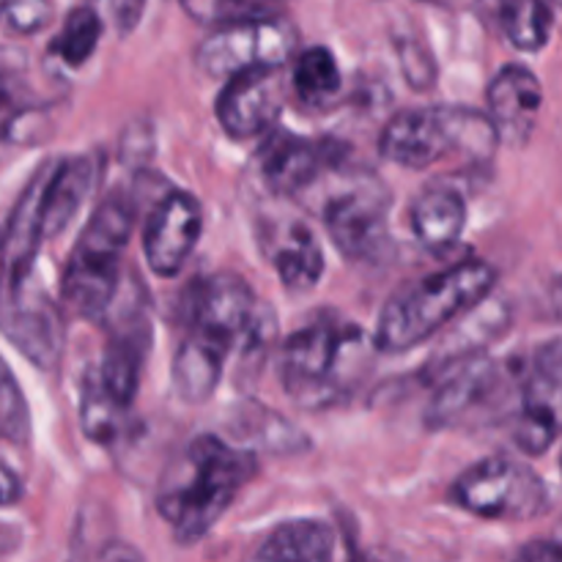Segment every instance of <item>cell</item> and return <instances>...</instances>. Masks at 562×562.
<instances>
[{
    "label": "cell",
    "mask_w": 562,
    "mask_h": 562,
    "mask_svg": "<svg viewBox=\"0 0 562 562\" xmlns=\"http://www.w3.org/2000/svg\"><path fill=\"white\" fill-rule=\"evenodd\" d=\"M335 157L338 151H333L329 140H311L274 126L258 148L256 165L261 184L274 195L289 198L316 184L333 168Z\"/></svg>",
    "instance_id": "obj_12"
},
{
    "label": "cell",
    "mask_w": 562,
    "mask_h": 562,
    "mask_svg": "<svg viewBox=\"0 0 562 562\" xmlns=\"http://www.w3.org/2000/svg\"><path fill=\"white\" fill-rule=\"evenodd\" d=\"M22 494H25V486H22L20 475L0 461V508L16 505L22 499Z\"/></svg>",
    "instance_id": "obj_34"
},
{
    "label": "cell",
    "mask_w": 562,
    "mask_h": 562,
    "mask_svg": "<svg viewBox=\"0 0 562 562\" xmlns=\"http://www.w3.org/2000/svg\"><path fill=\"white\" fill-rule=\"evenodd\" d=\"M461 510L492 521H530L549 510V488L532 467L492 456L461 472L450 486Z\"/></svg>",
    "instance_id": "obj_6"
},
{
    "label": "cell",
    "mask_w": 562,
    "mask_h": 562,
    "mask_svg": "<svg viewBox=\"0 0 562 562\" xmlns=\"http://www.w3.org/2000/svg\"><path fill=\"white\" fill-rule=\"evenodd\" d=\"M333 530L318 519H294L274 527L245 562H329Z\"/></svg>",
    "instance_id": "obj_21"
},
{
    "label": "cell",
    "mask_w": 562,
    "mask_h": 562,
    "mask_svg": "<svg viewBox=\"0 0 562 562\" xmlns=\"http://www.w3.org/2000/svg\"><path fill=\"white\" fill-rule=\"evenodd\" d=\"M521 384V371H510L486 355H459L439 366L426 423L431 428H453L467 420H483L508 393Z\"/></svg>",
    "instance_id": "obj_7"
},
{
    "label": "cell",
    "mask_w": 562,
    "mask_h": 562,
    "mask_svg": "<svg viewBox=\"0 0 562 562\" xmlns=\"http://www.w3.org/2000/svg\"><path fill=\"white\" fill-rule=\"evenodd\" d=\"M294 91L307 108H327L344 88L338 60L327 47H307L296 55L294 71H291Z\"/></svg>",
    "instance_id": "obj_23"
},
{
    "label": "cell",
    "mask_w": 562,
    "mask_h": 562,
    "mask_svg": "<svg viewBox=\"0 0 562 562\" xmlns=\"http://www.w3.org/2000/svg\"><path fill=\"white\" fill-rule=\"evenodd\" d=\"M0 5H3V0H0Z\"/></svg>",
    "instance_id": "obj_39"
},
{
    "label": "cell",
    "mask_w": 562,
    "mask_h": 562,
    "mask_svg": "<svg viewBox=\"0 0 562 562\" xmlns=\"http://www.w3.org/2000/svg\"><path fill=\"white\" fill-rule=\"evenodd\" d=\"M390 192L376 176H355L324 203V228L340 256L362 263H382L393 256Z\"/></svg>",
    "instance_id": "obj_8"
},
{
    "label": "cell",
    "mask_w": 562,
    "mask_h": 562,
    "mask_svg": "<svg viewBox=\"0 0 562 562\" xmlns=\"http://www.w3.org/2000/svg\"><path fill=\"white\" fill-rule=\"evenodd\" d=\"M148 346H151V327L143 318V313H126L124 322L110 335L99 366L88 373L97 382V387L124 412H130V406L135 404Z\"/></svg>",
    "instance_id": "obj_15"
},
{
    "label": "cell",
    "mask_w": 562,
    "mask_h": 562,
    "mask_svg": "<svg viewBox=\"0 0 562 562\" xmlns=\"http://www.w3.org/2000/svg\"><path fill=\"white\" fill-rule=\"evenodd\" d=\"M0 333L38 371H55L64 355V313L36 280L0 274Z\"/></svg>",
    "instance_id": "obj_9"
},
{
    "label": "cell",
    "mask_w": 562,
    "mask_h": 562,
    "mask_svg": "<svg viewBox=\"0 0 562 562\" xmlns=\"http://www.w3.org/2000/svg\"><path fill=\"white\" fill-rule=\"evenodd\" d=\"M467 203L453 187H428L412 206V231L431 252H445L461 239Z\"/></svg>",
    "instance_id": "obj_20"
},
{
    "label": "cell",
    "mask_w": 562,
    "mask_h": 562,
    "mask_svg": "<svg viewBox=\"0 0 562 562\" xmlns=\"http://www.w3.org/2000/svg\"><path fill=\"white\" fill-rule=\"evenodd\" d=\"M93 162L88 157H71L53 162L47 187L42 198V236L44 241L55 239L69 228L71 220L86 203L93 187Z\"/></svg>",
    "instance_id": "obj_18"
},
{
    "label": "cell",
    "mask_w": 562,
    "mask_h": 562,
    "mask_svg": "<svg viewBox=\"0 0 562 562\" xmlns=\"http://www.w3.org/2000/svg\"><path fill=\"white\" fill-rule=\"evenodd\" d=\"M0 439L9 445H27L31 439V409L3 357H0Z\"/></svg>",
    "instance_id": "obj_28"
},
{
    "label": "cell",
    "mask_w": 562,
    "mask_h": 562,
    "mask_svg": "<svg viewBox=\"0 0 562 562\" xmlns=\"http://www.w3.org/2000/svg\"><path fill=\"white\" fill-rule=\"evenodd\" d=\"M366 349L355 324L322 316L285 338L280 349V379L291 398L305 409L338 404L349 390V371Z\"/></svg>",
    "instance_id": "obj_4"
},
{
    "label": "cell",
    "mask_w": 562,
    "mask_h": 562,
    "mask_svg": "<svg viewBox=\"0 0 562 562\" xmlns=\"http://www.w3.org/2000/svg\"><path fill=\"white\" fill-rule=\"evenodd\" d=\"M499 20L508 42L521 53H538L552 36V9L547 0H499Z\"/></svg>",
    "instance_id": "obj_24"
},
{
    "label": "cell",
    "mask_w": 562,
    "mask_h": 562,
    "mask_svg": "<svg viewBox=\"0 0 562 562\" xmlns=\"http://www.w3.org/2000/svg\"><path fill=\"white\" fill-rule=\"evenodd\" d=\"M27 58L16 47H0V121L14 119L27 102Z\"/></svg>",
    "instance_id": "obj_29"
},
{
    "label": "cell",
    "mask_w": 562,
    "mask_h": 562,
    "mask_svg": "<svg viewBox=\"0 0 562 562\" xmlns=\"http://www.w3.org/2000/svg\"><path fill=\"white\" fill-rule=\"evenodd\" d=\"M104 20L93 5H77L69 11L64 27L49 44V53L58 55L66 66H82L99 47Z\"/></svg>",
    "instance_id": "obj_25"
},
{
    "label": "cell",
    "mask_w": 562,
    "mask_h": 562,
    "mask_svg": "<svg viewBox=\"0 0 562 562\" xmlns=\"http://www.w3.org/2000/svg\"><path fill=\"white\" fill-rule=\"evenodd\" d=\"M192 20L203 25L223 27L231 22L258 20V16H274V9L285 0H179Z\"/></svg>",
    "instance_id": "obj_27"
},
{
    "label": "cell",
    "mask_w": 562,
    "mask_h": 562,
    "mask_svg": "<svg viewBox=\"0 0 562 562\" xmlns=\"http://www.w3.org/2000/svg\"><path fill=\"white\" fill-rule=\"evenodd\" d=\"M267 241L274 272L291 294H305L316 289L324 274V252L305 223L289 220L278 225Z\"/></svg>",
    "instance_id": "obj_17"
},
{
    "label": "cell",
    "mask_w": 562,
    "mask_h": 562,
    "mask_svg": "<svg viewBox=\"0 0 562 562\" xmlns=\"http://www.w3.org/2000/svg\"><path fill=\"white\" fill-rule=\"evenodd\" d=\"M231 428H234L241 442H252L256 448L269 450V453H300V450L307 448L305 434L294 423L283 420L278 412L267 409V406H236Z\"/></svg>",
    "instance_id": "obj_22"
},
{
    "label": "cell",
    "mask_w": 562,
    "mask_h": 562,
    "mask_svg": "<svg viewBox=\"0 0 562 562\" xmlns=\"http://www.w3.org/2000/svg\"><path fill=\"white\" fill-rule=\"evenodd\" d=\"M398 58L412 88H420V91L431 88L437 66H434L431 53L417 38H398Z\"/></svg>",
    "instance_id": "obj_31"
},
{
    "label": "cell",
    "mask_w": 562,
    "mask_h": 562,
    "mask_svg": "<svg viewBox=\"0 0 562 562\" xmlns=\"http://www.w3.org/2000/svg\"><path fill=\"white\" fill-rule=\"evenodd\" d=\"M132 234V212L113 198L82 228L64 272V302L82 318H102L121 291V258Z\"/></svg>",
    "instance_id": "obj_5"
},
{
    "label": "cell",
    "mask_w": 562,
    "mask_h": 562,
    "mask_svg": "<svg viewBox=\"0 0 562 562\" xmlns=\"http://www.w3.org/2000/svg\"><path fill=\"white\" fill-rule=\"evenodd\" d=\"M126 412L115 406L102 390L97 387L91 376L82 384V404H80V426L91 442L110 445L119 439L121 428H124Z\"/></svg>",
    "instance_id": "obj_26"
},
{
    "label": "cell",
    "mask_w": 562,
    "mask_h": 562,
    "mask_svg": "<svg viewBox=\"0 0 562 562\" xmlns=\"http://www.w3.org/2000/svg\"><path fill=\"white\" fill-rule=\"evenodd\" d=\"M562 437V335L536 349L521 368L514 442L521 453L543 456Z\"/></svg>",
    "instance_id": "obj_11"
},
{
    "label": "cell",
    "mask_w": 562,
    "mask_h": 562,
    "mask_svg": "<svg viewBox=\"0 0 562 562\" xmlns=\"http://www.w3.org/2000/svg\"><path fill=\"white\" fill-rule=\"evenodd\" d=\"M203 231L201 203L190 192H168L154 206L143 234V252L159 278H176L190 261Z\"/></svg>",
    "instance_id": "obj_13"
},
{
    "label": "cell",
    "mask_w": 562,
    "mask_h": 562,
    "mask_svg": "<svg viewBox=\"0 0 562 562\" xmlns=\"http://www.w3.org/2000/svg\"><path fill=\"white\" fill-rule=\"evenodd\" d=\"M514 562H562V541L552 532V536L525 543Z\"/></svg>",
    "instance_id": "obj_33"
},
{
    "label": "cell",
    "mask_w": 562,
    "mask_h": 562,
    "mask_svg": "<svg viewBox=\"0 0 562 562\" xmlns=\"http://www.w3.org/2000/svg\"><path fill=\"white\" fill-rule=\"evenodd\" d=\"M256 475V453L214 434L195 437L165 470L157 510L179 543H195Z\"/></svg>",
    "instance_id": "obj_1"
},
{
    "label": "cell",
    "mask_w": 562,
    "mask_h": 562,
    "mask_svg": "<svg viewBox=\"0 0 562 562\" xmlns=\"http://www.w3.org/2000/svg\"><path fill=\"white\" fill-rule=\"evenodd\" d=\"M0 245H3V234H0Z\"/></svg>",
    "instance_id": "obj_37"
},
{
    "label": "cell",
    "mask_w": 562,
    "mask_h": 562,
    "mask_svg": "<svg viewBox=\"0 0 562 562\" xmlns=\"http://www.w3.org/2000/svg\"><path fill=\"white\" fill-rule=\"evenodd\" d=\"M53 0H3L0 5V22L14 36H33L53 22Z\"/></svg>",
    "instance_id": "obj_30"
},
{
    "label": "cell",
    "mask_w": 562,
    "mask_h": 562,
    "mask_svg": "<svg viewBox=\"0 0 562 562\" xmlns=\"http://www.w3.org/2000/svg\"><path fill=\"white\" fill-rule=\"evenodd\" d=\"M499 146L488 113L456 104L409 108L395 113L379 137V151L401 168L426 170L448 159L483 162Z\"/></svg>",
    "instance_id": "obj_3"
},
{
    "label": "cell",
    "mask_w": 562,
    "mask_h": 562,
    "mask_svg": "<svg viewBox=\"0 0 562 562\" xmlns=\"http://www.w3.org/2000/svg\"><path fill=\"white\" fill-rule=\"evenodd\" d=\"M93 9L102 14L104 22L119 31V36H126L137 27V22L143 20V11H146V0H97Z\"/></svg>",
    "instance_id": "obj_32"
},
{
    "label": "cell",
    "mask_w": 562,
    "mask_h": 562,
    "mask_svg": "<svg viewBox=\"0 0 562 562\" xmlns=\"http://www.w3.org/2000/svg\"><path fill=\"white\" fill-rule=\"evenodd\" d=\"M560 470H562V459H560Z\"/></svg>",
    "instance_id": "obj_38"
},
{
    "label": "cell",
    "mask_w": 562,
    "mask_h": 562,
    "mask_svg": "<svg viewBox=\"0 0 562 562\" xmlns=\"http://www.w3.org/2000/svg\"><path fill=\"white\" fill-rule=\"evenodd\" d=\"M228 357L231 351L214 340L187 333L176 349L173 368H170V379H173V390L179 393V398L187 404H203L212 398Z\"/></svg>",
    "instance_id": "obj_19"
},
{
    "label": "cell",
    "mask_w": 562,
    "mask_h": 562,
    "mask_svg": "<svg viewBox=\"0 0 562 562\" xmlns=\"http://www.w3.org/2000/svg\"><path fill=\"white\" fill-rule=\"evenodd\" d=\"M494 285H497V269L477 258L453 263L442 272L406 285L390 296L379 316L376 335H373L376 349L384 355H404L426 344L450 322L481 307Z\"/></svg>",
    "instance_id": "obj_2"
},
{
    "label": "cell",
    "mask_w": 562,
    "mask_h": 562,
    "mask_svg": "<svg viewBox=\"0 0 562 562\" xmlns=\"http://www.w3.org/2000/svg\"><path fill=\"white\" fill-rule=\"evenodd\" d=\"M296 49V27L283 16L231 22L214 27L195 49V64L209 77L231 80L258 69H283Z\"/></svg>",
    "instance_id": "obj_10"
},
{
    "label": "cell",
    "mask_w": 562,
    "mask_h": 562,
    "mask_svg": "<svg viewBox=\"0 0 562 562\" xmlns=\"http://www.w3.org/2000/svg\"><path fill=\"white\" fill-rule=\"evenodd\" d=\"M554 3H558V5H560V9H562V0H554Z\"/></svg>",
    "instance_id": "obj_36"
},
{
    "label": "cell",
    "mask_w": 562,
    "mask_h": 562,
    "mask_svg": "<svg viewBox=\"0 0 562 562\" xmlns=\"http://www.w3.org/2000/svg\"><path fill=\"white\" fill-rule=\"evenodd\" d=\"M102 562H146V560H143V554L137 552L135 547L119 541V543H110V547L104 549Z\"/></svg>",
    "instance_id": "obj_35"
},
{
    "label": "cell",
    "mask_w": 562,
    "mask_h": 562,
    "mask_svg": "<svg viewBox=\"0 0 562 562\" xmlns=\"http://www.w3.org/2000/svg\"><path fill=\"white\" fill-rule=\"evenodd\" d=\"M541 108V80L527 66H505L488 86V119H492L503 146L521 148L525 143H530Z\"/></svg>",
    "instance_id": "obj_16"
},
{
    "label": "cell",
    "mask_w": 562,
    "mask_h": 562,
    "mask_svg": "<svg viewBox=\"0 0 562 562\" xmlns=\"http://www.w3.org/2000/svg\"><path fill=\"white\" fill-rule=\"evenodd\" d=\"M220 126L236 140L272 132L283 113V77L280 69H258L225 82L214 102Z\"/></svg>",
    "instance_id": "obj_14"
}]
</instances>
